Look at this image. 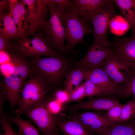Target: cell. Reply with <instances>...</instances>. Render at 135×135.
Returning a JSON list of instances; mask_svg holds the SVG:
<instances>
[{"instance_id": "8fae6325", "label": "cell", "mask_w": 135, "mask_h": 135, "mask_svg": "<svg viewBox=\"0 0 135 135\" xmlns=\"http://www.w3.org/2000/svg\"><path fill=\"white\" fill-rule=\"evenodd\" d=\"M73 114L72 118L80 122L87 130L92 133H96L98 135L116 123L109 120L106 114L90 112H74Z\"/></svg>"}, {"instance_id": "277c9868", "label": "cell", "mask_w": 135, "mask_h": 135, "mask_svg": "<svg viewBox=\"0 0 135 135\" xmlns=\"http://www.w3.org/2000/svg\"><path fill=\"white\" fill-rule=\"evenodd\" d=\"M10 52L26 58H38L44 56H54L59 54L50 47L40 33L35 34L31 38L25 35L13 40Z\"/></svg>"}, {"instance_id": "ba28073f", "label": "cell", "mask_w": 135, "mask_h": 135, "mask_svg": "<svg viewBox=\"0 0 135 135\" xmlns=\"http://www.w3.org/2000/svg\"><path fill=\"white\" fill-rule=\"evenodd\" d=\"M102 67L111 79L123 90L129 83L131 69L111 52Z\"/></svg>"}, {"instance_id": "52a82bcc", "label": "cell", "mask_w": 135, "mask_h": 135, "mask_svg": "<svg viewBox=\"0 0 135 135\" xmlns=\"http://www.w3.org/2000/svg\"><path fill=\"white\" fill-rule=\"evenodd\" d=\"M24 114L35 124L42 135H52L59 132L55 116L47 110L44 101L30 108Z\"/></svg>"}, {"instance_id": "f1b7e54d", "label": "cell", "mask_w": 135, "mask_h": 135, "mask_svg": "<svg viewBox=\"0 0 135 135\" xmlns=\"http://www.w3.org/2000/svg\"><path fill=\"white\" fill-rule=\"evenodd\" d=\"M11 116L6 114L0 116L1 130L4 131L5 135H19L12 128L10 119Z\"/></svg>"}, {"instance_id": "3957f363", "label": "cell", "mask_w": 135, "mask_h": 135, "mask_svg": "<svg viewBox=\"0 0 135 135\" xmlns=\"http://www.w3.org/2000/svg\"><path fill=\"white\" fill-rule=\"evenodd\" d=\"M26 81L22 88L20 99L15 111L21 115L30 108L42 102L46 98L50 88L42 80L33 74Z\"/></svg>"}, {"instance_id": "5bb4252c", "label": "cell", "mask_w": 135, "mask_h": 135, "mask_svg": "<svg viewBox=\"0 0 135 135\" xmlns=\"http://www.w3.org/2000/svg\"><path fill=\"white\" fill-rule=\"evenodd\" d=\"M86 78L105 88L112 95L123 94L122 90L111 79L102 66L86 70Z\"/></svg>"}, {"instance_id": "30bf717a", "label": "cell", "mask_w": 135, "mask_h": 135, "mask_svg": "<svg viewBox=\"0 0 135 135\" xmlns=\"http://www.w3.org/2000/svg\"><path fill=\"white\" fill-rule=\"evenodd\" d=\"M25 82L20 78L10 75L6 76L0 82V97L8 102L10 108L9 114L10 116L20 99Z\"/></svg>"}, {"instance_id": "836d02e7", "label": "cell", "mask_w": 135, "mask_h": 135, "mask_svg": "<svg viewBox=\"0 0 135 135\" xmlns=\"http://www.w3.org/2000/svg\"><path fill=\"white\" fill-rule=\"evenodd\" d=\"M13 41L0 34V51L10 52L12 47Z\"/></svg>"}, {"instance_id": "4316f807", "label": "cell", "mask_w": 135, "mask_h": 135, "mask_svg": "<svg viewBox=\"0 0 135 135\" xmlns=\"http://www.w3.org/2000/svg\"><path fill=\"white\" fill-rule=\"evenodd\" d=\"M29 24V27L26 33L28 34L32 30L36 22V0H23Z\"/></svg>"}, {"instance_id": "ac0fdd59", "label": "cell", "mask_w": 135, "mask_h": 135, "mask_svg": "<svg viewBox=\"0 0 135 135\" xmlns=\"http://www.w3.org/2000/svg\"><path fill=\"white\" fill-rule=\"evenodd\" d=\"M12 17L20 35L22 36L26 35L29 24L23 0L18 1L12 11Z\"/></svg>"}, {"instance_id": "8992f818", "label": "cell", "mask_w": 135, "mask_h": 135, "mask_svg": "<svg viewBox=\"0 0 135 135\" xmlns=\"http://www.w3.org/2000/svg\"><path fill=\"white\" fill-rule=\"evenodd\" d=\"M114 3V0H109L107 4L96 10L90 20L94 28V42L108 48L110 44L107 38L108 30L111 20L117 15Z\"/></svg>"}, {"instance_id": "7a4b0ae2", "label": "cell", "mask_w": 135, "mask_h": 135, "mask_svg": "<svg viewBox=\"0 0 135 135\" xmlns=\"http://www.w3.org/2000/svg\"><path fill=\"white\" fill-rule=\"evenodd\" d=\"M29 58L27 60L33 75L50 88L59 83L65 74L67 64L64 57L59 54L54 56Z\"/></svg>"}, {"instance_id": "4fadbf2b", "label": "cell", "mask_w": 135, "mask_h": 135, "mask_svg": "<svg viewBox=\"0 0 135 135\" xmlns=\"http://www.w3.org/2000/svg\"><path fill=\"white\" fill-rule=\"evenodd\" d=\"M120 103L116 99L110 98H92L87 101L78 102L72 104H64V111L76 112L84 110H107Z\"/></svg>"}, {"instance_id": "ffe728a7", "label": "cell", "mask_w": 135, "mask_h": 135, "mask_svg": "<svg viewBox=\"0 0 135 135\" xmlns=\"http://www.w3.org/2000/svg\"><path fill=\"white\" fill-rule=\"evenodd\" d=\"M0 34L14 40L21 36L12 17V14L0 17Z\"/></svg>"}, {"instance_id": "60d3db41", "label": "cell", "mask_w": 135, "mask_h": 135, "mask_svg": "<svg viewBox=\"0 0 135 135\" xmlns=\"http://www.w3.org/2000/svg\"><path fill=\"white\" fill-rule=\"evenodd\" d=\"M0 135H5V134L4 132L1 133L0 134Z\"/></svg>"}, {"instance_id": "74e56055", "label": "cell", "mask_w": 135, "mask_h": 135, "mask_svg": "<svg viewBox=\"0 0 135 135\" xmlns=\"http://www.w3.org/2000/svg\"><path fill=\"white\" fill-rule=\"evenodd\" d=\"M18 0H9L8 2L10 8V12L12 14V12L14 8L18 2Z\"/></svg>"}, {"instance_id": "6da1fadb", "label": "cell", "mask_w": 135, "mask_h": 135, "mask_svg": "<svg viewBox=\"0 0 135 135\" xmlns=\"http://www.w3.org/2000/svg\"><path fill=\"white\" fill-rule=\"evenodd\" d=\"M47 2L49 20L42 21L39 33L50 48L66 54L68 52L64 43L66 10L56 4L54 0H47Z\"/></svg>"}, {"instance_id": "f546056e", "label": "cell", "mask_w": 135, "mask_h": 135, "mask_svg": "<svg viewBox=\"0 0 135 135\" xmlns=\"http://www.w3.org/2000/svg\"><path fill=\"white\" fill-rule=\"evenodd\" d=\"M85 97H86V93L84 82L76 88L70 94L69 99L66 104L79 101Z\"/></svg>"}, {"instance_id": "cb8c5ba5", "label": "cell", "mask_w": 135, "mask_h": 135, "mask_svg": "<svg viewBox=\"0 0 135 135\" xmlns=\"http://www.w3.org/2000/svg\"><path fill=\"white\" fill-rule=\"evenodd\" d=\"M36 16L35 22L27 36L34 35L39 28L43 21L47 20L48 15V8L46 0H36Z\"/></svg>"}, {"instance_id": "d6986e66", "label": "cell", "mask_w": 135, "mask_h": 135, "mask_svg": "<svg viewBox=\"0 0 135 135\" xmlns=\"http://www.w3.org/2000/svg\"><path fill=\"white\" fill-rule=\"evenodd\" d=\"M86 78V70L78 67L71 70L66 75L64 83V90L69 95Z\"/></svg>"}, {"instance_id": "d590c367", "label": "cell", "mask_w": 135, "mask_h": 135, "mask_svg": "<svg viewBox=\"0 0 135 135\" xmlns=\"http://www.w3.org/2000/svg\"><path fill=\"white\" fill-rule=\"evenodd\" d=\"M0 17L8 14L10 12L8 0H0Z\"/></svg>"}, {"instance_id": "ab89813d", "label": "cell", "mask_w": 135, "mask_h": 135, "mask_svg": "<svg viewBox=\"0 0 135 135\" xmlns=\"http://www.w3.org/2000/svg\"><path fill=\"white\" fill-rule=\"evenodd\" d=\"M52 135H59V132H57Z\"/></svg>"}, {"instance_id": "484cf974", "label": "cell", "mask_w": 135, "mask_h": 135, "mask_svg": "<svg viewBox=\"0 0 135 135\" xmlns=\"http://www.w3.org/2000/svg\"><path fill=\"white\" fill-rule=\"evenodd\" d=\"M84 82L86 97L112 95L105 88L95 84L88 79L86 78Z\"/></svg>"}, {"instance_id": "44dd1931", "label": "cell", "mask_w": 135, "mask_h": 135, "mask_svg": "<svg viewBox=\"0 0 135 135\" xmlns=\"http://www.w3.org/2000/svg\"><path fill=\"white\" fill-rule=\"evenodd\" d=\"M116 123L98 135H135V122Z\"/></svg>"}, {"instance_id": "2e32d148", "label": "cell", "mask_w": 135, "mask_h": 135, "mask_svg": "<svg viewBox=\"0 0 135 135\" xmlns=\"http://www.w3.org/2000/svg\"><path fill=\"white\" fill-rule=\"evenodd\" d=\"M12 65V75L20 78L25 81L33 75L31 66L26 58L15 53H8Z\"/></svg>"}, {"instance_id": "603a6c76", "label": "cell", "mask_w": 135, "mask_h": 135, "mask_svg": "<svg viewBox=\"0 0 135 135\" xmlns=\"http://www.w3.org/2000/svg\"><path fill=\"white\" fill-rule=\"evenodd\" d=\"M114 1L130 24L132 35H135V18L132 0H115Z\"/></svg>"}, {"instance_id": "83f0119b", "label": "cell", "mask_w": 135, "mask_h": 135, "mask_svg": "<svg viewBox=\"0 0 135 135\" xmlns=\"http://www.w3.org/2000/svg\"><path fill=\"white\" fill-rule=\"evenodd\" d=\"M135 117V101L130 100L123 106L120 122L133 120Z\"/></svg>"}, {"instance_id": "d4e9b609", "label": "cell", "mask_w": 135, "mask_h": 135, "mask_svg": "<svg viewBox=\"0 0 135 135\" xmlns=\"http://www.w3.org/2000/svg\"><path fill=\"white\" fill-rule=\"evenodd\" d=\"M109 27L112 33L120 35L125 33L130 28V26L125 18L117 15L111 20Z\"/></svg>"}, {"instance_id": "1f68e13d", "label": "cell", "mask_w": 135, "mask_h": 135, "mask_svg": "<svg viewBox=\"0 0 135 135\" xmlns=\"http://www.w3.org/2000/svg\"><path fill=\"white\" fill-rule=\"evenodd\" d=\"M123 106L120 103L115 105L108 110L106 114L108 118L113 122L118 123L121 116Z\"/></svg>"}, {"instance_id": "d6a6232c", "label": "cell", "mask_w": 135, "mask_h": 135, "mask_svg": "<svg viewBox=\"0 0 135 135\" xmlns=\"http://www.w3.org/2000/svg\"><path fill=\"white\" fill-rule=\"evenodd\" d=\"M132 70L129 83L124 90L123 95L125 97L132 96L135 101V70Z\"/></svg>"}, {"instance_id": "9a60e30c", "label": "cell", "mask_w": 135, "mask_h": 135, "mask_svg": "<svg viewBox=\"0 0 135 135\" xmlns=\"http://www.w3.org/2000/svg\"><path fill=\"white\" fill-rule=\"evenodd\" d=\"M109 0H73L72 8L81 18L89 24L92 15L98 8L103 7Z\"/></svg>"}, {"instance_id": "5b68a950", "label": "cell", "mask_w": 135, "mask_h": 135, "mask_svg": "<svg viewBox=\"0 0 135 135\" xmlns=\"http://www.w3.org/2000/svg\"><path fill=\"white\" fill-rule=\"evenodd\" d=\"M66 17L65 39L66 42V48L67 51L73 50L78 44L86 46L84 41V36L88 34H93V28L72 8L66 10Z\"/></svg>"}, {"instance_id": "7402d4cb", "label": "cell", "mask_w": 135, "mask_h": 135, "mask_svg": "<svg viewBox=\"0 0 135 135\" xmlns=\"http://www.w3.org/2000/svg\"><path fill=\"white\" fill-rule=\"evenodd\" d=\"M20 116L16 115L11 117L10 119L12 124L17 125L18 130L17 133L19 135H40L38 128L30 121L22 119Z\"/></svg>"}, {"instance_id": "e575fe53", "label": "cell", "mask_w": 135, "mask_h": 135, "mask_svg": "<svg viewBox=\"0 0 135 135\" xmlns=\"http://www.w3.org/2000/svg\"><path fill=\"white\" fill-rule=\"evenodd\" d=\"M69 95L64 90H59L54 93V99L62 104H66L68 100Z\"/></svg>"}, {"instance_id": "f35d334b", "label": "cell", "mask_w": 135, "mask_h": 135, "mask_svg": "<svg viewBox=\"0 0 135 135\" xmlns=\"http://www.w3.org/2000/svg\"><path fill=\"white\" fill-rule=\"evenodd\" d=\"M132 6L134 11L135 18V0H132Z\"/></svg>"}, {"instance_id": "8d00e7d4", "label": "cell", "mask_w": 135, "mask_h": 135, "mask_svg": "<svg viewBox=\"0 0 135 135\" xmlns=\"http://www.w3.org/2000/svg\"><path fill=\"white\" fill-rule=\"evenodd\" d=\"M54 0L56 4L66 10H68L72 8L73 4L72 0Z\"/></svg>"}, {"instance_id": "7c38bea8", "label": "cell", "mask_w": 135, "mask_h": 135, "mask_svg": "<svg viewBox=\"0 0 135 135\" xmlns=\"http://www.w3.org/2000/svg\"><path fill=\"white\" fill-rule=\"evenodd\" d=\"M110 52L109 48L93 42L86 55L76 63V66L86 70L102 66Z\"/></svg>"}, {"instance_id": "b9f144b4", "label": "cell", "mask_w": 135, "mask_h": 135, "mask_svg": "<svg viewBox=\"0 0 135 135\" xmlns=\"http://www.w3.org/2000/svg\"><path fill=\"white\" fill-rule=\"evenodd\" d=\"M132 120L133 121H134L135 122V117L134 118L133 120Z\"/></svg>"}, {"instance_id": "4dcf8cb0", "label": "cell", "mask_w": 135, "mask_h": 135, "mask_svg": "<svg viewBox=\"0 0 135 135\" xmlns=\"http://www.w3.org/2000/svg\"><path fill=\"white\" fill-rule=\"evenodd\" d=\"M44 102L46 109L54 116H56L62 110V104L54 99H49L46 98Z\"/></svg>"}, {"instance_id": "e0dca14e", "label": "cell", "mask_w": 135, "mask_h": 135, "mask_svg": "<svg viewBox=\"0 0 135 135\" xmlns=\"http://www.w3.org/2000/svg\"><path fill=\"white\" fill-rule=\"evenodd\" d=\"M55 117L57 126L65 135H94L74 118L68 119L57 116Z\"/></svg>"}, {"instance_id": "9c48e42d", "label": "cell", "mask_w": 135, "mask_h": 135, "mask_svg": "<svg viewBox=\"0 0 135 135\" xmlns=\"http://www.w3.org/2000/svg\"><path fill=\"white\" fill-rule=\"evenodd\" d=\"M111 53L132 70H135V35L117 38L110 42Z\"/></svg>"}]
</instances>
